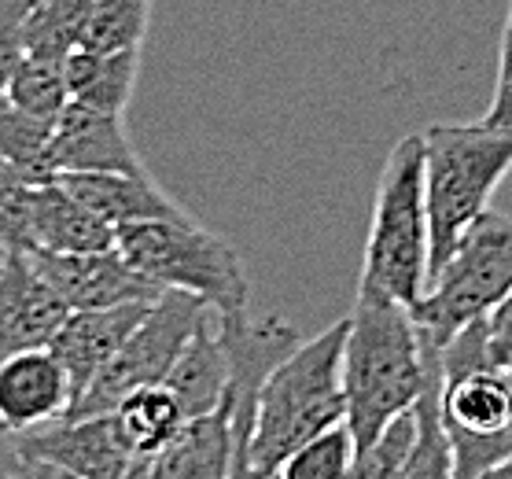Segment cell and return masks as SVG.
<instances>
[{"mask_svg": "<svg viewBox=\"0 0 512 479\" xmlns=\"http://www.w3.org/2000/svg\"><path fill=\"white\" fill-rule=\"evenodd\" d=\"M487 126H512V0L501 26V48H498V78H494V96L483 115Z\"/></svg>", "mask_w": 512, "mask_h": 479, "instance_id": "obj_31", "label": "cell"}, {"mask_svg": "<svg viewBox=\"0 0 512 479\" xmlns=\"http://www.w3.org/2000/svg\"><path fill=\"white\" fill-rule=\"evenodd\" d=\"M34 0H0V96L26 56V19Z\"/></svg>", "mask_w": 512, "mask_h": 479, "instance_id": "obj_30", "label": "cell"}, {"mask_svg": "<svg viewBox=\"0 0 512 479\" xmlns=\"http://www.w3.org/2000/svg\"><path fill=\"white\" fill-rule=\"evenodd\" d=\"M152 26V0H93L78 48H140Z\"/></svg>", "mask_w": 512, "mask_h": 479, "instance_id": "obj_25", "label": "cell"}, {"mask_svg": "<svg viewBox=\"0 0 512 479\" xmlns=\"http://www.w3.org/2000/svg\"><path fill=\"white\" fill-rule=\"evenodd\" d=\"M15 443L34 476L126 479L137 472V454L118 424L115 409L63 413L34 432L15 435Z\"/></svg>", "mask_w": 512, "mask_h": 479, "instance_id": "obj_10", "label": "cell"}, {"mask_svg": "<svg viewBox=\"0 0 512 479\" xmlns=\"http://www.w3.org/2000/svg\"><path fill=\"white\" fill-rule=\"evenodd\" d=\"M59 185H67L85 207H93L104 222L118 225L144 222V218H181L188 214L177 207L163 188L155 185L148 170L140 174H56Z\"/></svg>", "mask_w": 512, "mask_h": 479, "instance_id": "obj_19", "label": "cell"}, {"mask_svg": "<svg viewBox=\"0 0 512 479\" xmlns=\"http://www.w3.org/2000/svg\"><path fill=\"white\" fill-rule=\"evenodd\" d=\"M358 457V443L350 435L347 421L332 424L321 435H314L306 446H299L295 454L280 465V479H343L350 476Z\"/></svg>", "mask_w": 512, "mask_h": 479, "instance_id": "obj_27", "label": "cell"}, {"mask_svg": "<svg viewBox=\"0 0 512 479\" xmlns=\"http://www.w3.org/2000/svg\"><path fill=\"white\" fill-rule=\"evenodd\" d=\"M490 476L512 479V457H509V461H501V465H498V468H494V472H490Z\"/></svg>", "mask_w": 512, "mask_h": 479, "instance_id": "obj_33", "label": "cell"}, {"mask_svg": "<svg viewBox=\"0 0 512 479\" xmlns=\"http://www.w3.org/2000/svg\"><path fill=\"white\" fill-rule=\"evenodd\" d=\"M163 384L177 395L185 417H199V413H210V409H222L225 387H229V354H225L218 310L214 306H207L199 314L192 336L181 347L177 362L170 365Z\"/></svg>", "mask_w": 512, "mask_h": 479, "instance_id": "obj_18", "label": "cell"}, {"mask_svg": "<svg viewBox=\"0 0 512 479\" xmlns=\"http://www.w3.org/2000/svg\"><path fill=\"white\" fill-rule=\"evenodd\" d=\"M155 299H137V303L104 306V310H70L56 336H52V354H56L70 376L74 402L93 384V376L111 362V354L126 343V336L137 328V321L148 314ZM74 409V406H70Z\"/></svg>", "mask_w": 512, "mask_h": 479, "instance_id": "obj_15", "label": "cell"}, {"mask_svg": "<svg viewBox=\"0 0 512 479\" xmlns=\"http://www.w3.org/2000/svg\"><path fill=\"white\" fill-rule=\"evenodd\" d=\"M343 347H347V321H336L321 336L303 339L269 373L258 395L244 476H277L280 465L299 446H306L332 424L347 421Z\"/></svg>", "mask_w": 512, "mask_h": 479, "instance_id": "obj_2", "label": "cell"}, {"mask_svg": "<svg viewBox=\"0 0 512 479\" xmlns=\"http://www.w3.org/2000/svg\"><path fill=\"white\" fill-rule=\"evenodd\" d=\"M48 144H52V122L0 96V155L34 181H52L56 170L48 159Z\"/></svg>", "mask_w": 512, "mask_h": 479, "instance_id": "obj_23", "label": "cell"}, {"mask_svg": "<svg viewBox=\"0 0 512 479\" xmlns=\"http://www.w3.org/2000/svg\"><path fill=\"white\" fill-rule=\"evenodd\" d=\"M417 450V417L413 406L395 413L391 421L376 432V439L365 450H358L350 476L354 479H398L406 476L409 457Z\"/></svg>", "mask_w": 512, "mask_h": 479, "instance_id": "obj_28", "label": "cell"}, {"mask_svg": "<svg viewBox=\"0 0 512 479\" xmlns=\"http://www.w3.org/2000/svg\"><path fill=\"white\" fill-rule=\"evenodd\" d=\"M428 376V336L413 310L395 299L358 292L347 317L343 395L347 428L358 450L373 443L395 413L417 402Z\"/></svg>", "mask_w": 512, "mask_h": 479, "instance_id": "obj_1", "label": "cell"}, {"mask_svg": "<svg viewBox=\"0 0 512 479\" xmlns=\"http://www.w3.org/2000/svg\"><path fill=\"white\" fill-rule=\"evenodd\" d=\"M431 277V233L424 203V137L409 133L391 148L373 196L358 292L413 306Z\"/></svg>", "mask_w": 512, "mask_h": 479, "instance_id": "obj_4", "label": "cell"}, {"mask_svg": "<svg viewBox=\"0 0 512 479\" xmlns=\"http://www.w3.org/2000/svg\"><path fill=\"white\" fill-rule=\"evenodd\" d=\"M34 177H26L15 163L0 155V247L4 251H26V211H30V192Z\"/></svg>", "mask_w": 512, "mask_h": 479, "instance_id": "obj_29", "label": "cell"}, {"mask_svg": "<svg viewBox=\"0 0 512 479\" xmlns=\"http://www.w3.org/2000/svg\"><path fill=\"white\" fill-rule=\"evenodd\" d=\"M115 247V225L85 207L67 185L41 181L30 192L26 251H107Z\"/></svg>", "mask_w": 512, "mask_h": 479, "instance_id": "obj_16", "label": "cell"}, {"mask_svg": "<svg viewBox=\"0 0 512 479\" xmlns=\"http://www.w3.org/2000/svg\"><path fill=\"white\" fill-rule=\"evenodd\" d=\"M37 273L45 277L70 310H104V306L159 299L166 288L148 281L129 266L118 247L107 251H26Z\"/></svg>", "mask_w": 512, "mask_h": 479, "instance_id": "obj_11", "label": "cell"}, {"mask_svg": "<svg viewBox=\"0 0 512 479\" xmlns=\"http://www.w3.org/2000/svg\"><path fill=\"white\" fill-rule=\"evenodd\" d=\"M4 255H8V251H0V262H4Z\"/></svg>", "mask_w": 512, "mask_h": 479, "instance_id": "obj_34", "label": "cell"}, {"mask_svg": "<svg viewBox=\"0 0 512 479\" xmlns=\"http://www.w3.org/2000/svg\"><path fill=\"white\" fill-rule=\"evenodd\" d=\"M48 159L56 174H140L144 170L126 133V115L96 111L78 100H67V107L52 122Z\"/></svg>", "mask_w": 512, "mask_h": 479, "instance_id": "obj_12", "label": "cell"}, {"mask_svg": "<svg viewBox=\"0 0 512 479\" xmlns=\"http://www.w3.org/2000/svg\"><path fill=\"white\" fill-rule=\"evenodd\" d=\"M115 417L126 432L133 454H137V472L133 476H144V465L152 461L159 450H163L174 432L188 421L177 395L166 384H148L129 391L122 402L115 406Z\"/></svg>", "mask_w": 512, "mask_h": 479, "instance_id": "obj_22", "label": "cell"}, {"mask_svg": "<svg viewBox=\"0 0 512 479\" xmlns=\"http://www.w3.org/2000/svg\"><path fill=\"white\" fill-rule=\"evenodd\" d=\"M67 93L96 111L126 115L140 74V48H74L63 59Z\"/></svg>", "mask_w": 512, "mask_h": 479, "instance_id": "obj_20", "label": "cell"}, {"mask_svg": "<svg viewBox=\"0 0 512 479\" xmlns=\"http://www.w3.org/2000/svg\"><path fill=\"white\" fill-rule=\"evenodd\" d=\"M512 292V218L498 211H483L468 225L457 247L431 269L428 288L409 310L417 325L435 343L454 339L457 332Z\"/></svg>", "mask_w": 512, "mask_h": 479, "instance_id": "obj_7", "label": "cell"}, {"mask_svg": "<svg viewBox=\"0 0 512 479\" xmlns=\"http://www.w3.org/2000/svg\"><path fill=\"white\" fill-rule=\"evenodd\" d=\"M428 336V332H424ZM417 417V450L402 479H446L454 476V446L443 424V343L428 336V376L413 402Z\"/></svg>", "mask_w": 512, "mask_h": 479, "instance_id": "obj_21", "label": "cell"}, {"mask_svg": "<svg viewBox=\"0 0 512 479\" xmlns=\"http://www.w3.org/2000/svg\"><path fill=\"white\" fill-rule=\"evenodd\" d=\"M424 137V203H428L431 269L457 247L465 229L490 207L512 170V126L431 122Z\"/></svg>", "mask_w": 512, "mask_h": 479, "instance_id": "obj_3", "label": "cell"}, {"mask_svg": "<svg viewBox=\"0 0 512 479\" xmlns=\"http://www.w3.org/2000/svg\"><path fill=\"white\" fill-rule=\"evenodd\" d=\"M443 424L454 476H490L512 457V369L490 354L483 317L443 343Z\"/></svg>", "mask_w": 512, "mask_h": 479, "instance_id": "obj_5", "label": "cell"}, {"mask_svg": "<svg viewBox=\"0 0 512 479\" xmlns=\"http://www.w3.org/2000/svg\"><path fill=\"white\" fill-rule=\"evenodd\" d=\"M70 306L37 273L26 251H8L0 262V358L48 347Z\"/></svg>", "mask_w": 512, "mask_h": 479, "instance_id": "obj_13", "label": "cell"}, {"mask_svg": "<svg viewBox=\"0 0 512 479\" xmlns=\"http://www.w3.org/2000/svg\"><path fill=\"white\" fill-rule=\"evenodd\" d=\"M89 8L93 0H34L26 19V52L63 63L78 48Z\"/></svg>", "mask_w": 512, "mask_h": 479, "instance_id": "obj_24", "label": "cell"}, {"mask_svg": "<svg viewBox=\"0 0 512 479\" xmlns=\"http://www.w3.org/2000/svg\"><path fill=\"white\" fill-rule=\"evenodd\" d=\"M74 406L70 376L52 347L0 358V424L12 435L34 432Z\"/></svg>", "mask_w": 512, "mask_h": 479, "instance_id": "obj_14", "label": "cell"}, {"mask_svg": "<svg viewBox=\"0 0 512 479\" xmlns=\"http://www.w3.org/2000/svg\"><path fill=\"white\" fill-rule=\"evenodd\" d=\"M8 100L19 104L23 111L37 118H48L56 122L59 111L67 107L70 93H67V74H63V63L56 59H41L26 52L23 63L15 67L12 82H8Z\"/></svg>", "mask_w": 512, "mask_h": 479, "instance_id": "obj_26", "label": "cell"}, {"mask_svg": "<svg viewBox=\"0 0 512 479\" xmlns=\"http://www.w3.org/2000/svg\"><path fill=\"white\" fill-rule=\"evenodd\" d=\"M236 443L225 409L188 417L174 439L144 465L148 479H222L233 476Z\"/></svg>", "mask_w": 512, "mask_h": 479, "instance_id": "obj_17", "label": "cell"}, {"mask_svg": "<svg viewBox=\"0 0 512 479\" xmlns=\"http://www.w3.org/2000/svg\"><path fill=\"white\" fill-rule=\"evenodd\" d=\"M115 247L159 288L192 292L214 310H247L251 284L236 247L196 225L188 214L118 225Z\"/></svg>", "mask_w": 512, "mask_h": 479, "instance_id": "obj_6", "label": "cell"}, {"mask_svg": "<svg viewBox=\"0 0 512 479\" xmlns=\"http://www.w3.org/2000/svg\"><path fill=\"white\" fill-rule=\"evenodd\" d=\"M218 328H222V343L225 354H229V387H225L222 409L229 413V424H233V476H244L247 446H251V432H255L258 395H262L269 373L303 343V336H299V328L280 321V317L255 321L247 310H218Z\"/></svg>", "mask_w": 512, "mask_h": 479, "instance_id": "obj_9", "label": "cell"}, {"mask_svg": "<svg viewBox=\"0 0 512 479\" xmlns=\"http://www.w3.org/2000/svg\"><path fill=\"white\" fill-rule=\"evenodd\" d=\"M207 306L210 303H203L199 295L166 288L126 336V343L111 354V362L93 376V384L85 387L70 413H111L129 391L163 384Z\"/></svg>", "mask_w": 512, "mask_h": 479, "instance_id": "obj_8", "label": "cell"}, {"mask_svg": "<svg viewBox=\"0 0 512 479\" xmlns=\"http://www.w3.org/2000/svg\"><path fill=\"white\" fill-rule=\"evenodd\" d=\"M483 325H487L490 354H494L505 369H512V292L483 317Z\"/></svg>", "mask_w": 512, "mask_h": 479, "instance_id": "obj_32", "label": "cell"}]
</instances>
